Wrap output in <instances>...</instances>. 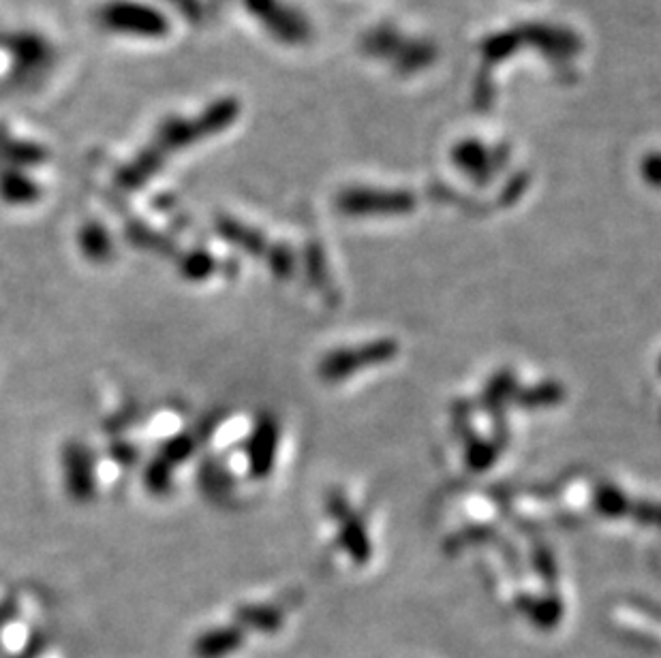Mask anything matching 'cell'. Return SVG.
I'll return each mask as SVG.
<instances>
[{"mask_svg":"<svg viewBox=\"0 0 661 658\" xmlns=\"http://www.w3.org/2000/svg\"><path fill=\"white\" fill-rule=\"evenodd\" d=\"M103 22L116 30L140 35H161L163 18L140 3H112L103 9Z\"/></svg>","mask_w":661,"mask_h":658,"instance_id":"obj_1","label":"cell"}]
</instances>
